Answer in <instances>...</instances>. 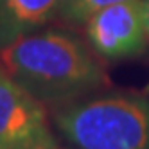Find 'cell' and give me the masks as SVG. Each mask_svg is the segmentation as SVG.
Wrapping results in <instances>:
<instances>
[{
  "mask_svg": "<svg viewBox=\"0 0 149 149\" xmlns=\"http://www.w3.org/2000/svg\"><path fill=\"white\" fill-rule=\"evenodd\" d=\"M0 61L50 111L110 86L102 61L68 27H47L18 40L0 49Z\"/></svg>",
  "mask_w": 149,
  "mask_h": 149,
  "instance_id": "6da1fadb",
  "label": "cell"
},
{
  "mask_svg": "<svg viewBox=\"0 0 149 149\" xmlns=\"http://www.w3.org/2000/svg\"><path fill=\"white\" fill-rule=\"evenodd\" d=\"M52 124L76 149H149V93L86 97L52 110Z\"/></svg>",
  "mask_w": 149,
  "mask_h": 149,
  "instance_id": "7a4b0ae2",
  "label": "cell"
},
{
  "mask_svg": "<svg viewBox=\"0 0 149 149\" xmlns=\"http://www.w3.org/2000/svg\"><path fill=\"white\" fill-rule=\"evenodd\" d=\"M86 43L101 61L140 58L149 43L144 0H124L92 15L83 25Z\"/></svg>",
  "mask_w": 149,
  "mask_h": 149,
  "instance_id": "3957f363",
  "label": "cell"
},
{
  "mask_svg": "<svg viewBox=\"0 0 149 149\" xmlns=\"http://www.w3.org/2000/svg\"><path fill=\"white\" fill-rule=\"evenodd\" d=\"M49 108L0 61V149H58Z\"/></svg>",
  "mask_w": 149,
  "mask_h": 149,
  "instance_id": "277c9868",
  "label": "cell"
},
{
  "mask_svg": "<svg viewBox=\"0 0 149 149\" xmlns=\"http://www.w3.org/2000/svg\"><path fill=\"white\" fill-rule=\"evenodd\" d=\"M61 0H0V49L56 20Z\"/></svg>",
  "mask_w": 149,
  "mask_h": 149,
  "instance_id": "5b68a950",
  "label": "cell"
},
{
  "mask_svg": "<svg viewBox=\"0 0 149 149\" xmlns=\"http://www.w3.org/2000/svg\"><path fill=\"white\" fill-rule=\"evenodd\" d=\"M119 2H124V0H61L56 22L68 29L83 27L92 15Z\"/></svg>",
  "mask_w": 149,
  "mask_h": 149,
  "instance_id": "8992f818",
  "label": "cell"
},
{
  "mask_svg": "<svg viewBox=\"0 0 149 149\" xmlns=\"http://www.w3.org/2000/svg\"><path fill=\"white\" fill-rule=\"evenodd\" d=\"M146 2V16H147V31H149V0H144Z\"/></svg>",
  "mask_w": 149,
  "mask_h": 149,
  "instance_id": "52a82bcc",
  "label": "cell"
},
{
  "mask_svg": "<svg viewBox=\"0 0 149 149\" xmlns=\"http://www.w3.org/2000/svg\"><path fill=\"white\" fill-rule=\"evenodd\" d=\"M144 92H146V93H149V83L146 84V88H144Z\"/></svg>",
  "mask_w": 149,
  "mask_h": 149,
  "instance_id": "ba28073f",
  "label": "cell"
},
{
  "mask_svg": "<svg viewBox=\"0 0 149 149\" xmlns=\"http://www.w3.org/2000/svg\"><path fill=\"white\" fill-rule=\"evenodd\" d=\"M58 149H61V147H58Z\"/></svg>",
  "mask_w": 149,
  "mask_h": 149,
  "instance_id": "9c48e42d",
  "label": "cell"
}]
</instances>
